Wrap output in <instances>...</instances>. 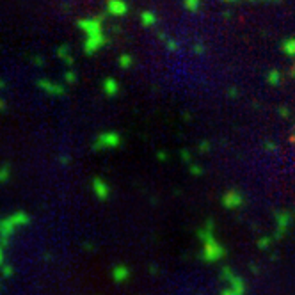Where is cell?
I'll return each instance as SVG.
<instances>
[{"mask_svg":"<svg viewBox=\"0 0 295 295\" xmlns=\"http://www.w3.org/2000/svg\"><path fill=\"white\" fill-rule=\"evenodd\" d=\"M224 4H236V2H240V0H222Z\"/></svg>","mask_w":295,"mask_h":295,"instance_id":"obj_20","label":"cell"},{"mask_svg":"<svg viewBox=\"0 0 295 295\" xmlns=\"http://www.w3.org/2000/svg\"><path fill=\"white\" fill-rule=\"evenodd\" d=\"M139 18H141V25H143L144 29H149V27H153V25H157V15L153 13V11H143L141 15H139Z\"/></svg>","mask_w":295,"mask_h":295,"instance_id":"obj_4","label":"cell"},{"mask_svg":"<svg viewBox=\"0 0 295 295\" xmlns=\"http://www.w3.org/2000/svg\"><path fill=\"white\" fill-rule=\"evenodd\" d=\"M157 36H158V40L160 41H166V43H168V36H166V32H164V30H157Z\"/></svg>","mask_w":295,"mask_h":295,"instance_id":"obj_15","label":"cell"},{"mask_svg":"<svg viewBox=\"0 0 295 295\" xmlns=\"http://www.w3.org/2000/svg\"><path fill=\"white\" fill-rule=\"evenodd\" d=\"M105 16H107V13H100V15L93 16V18H79V20H77V27H79L85 36L100 32V30H102V21L105 20Z\"/></svg>","mask_w":295,"mask_h":295,"instance_id":"obj_2","label":"cell"},{"mask_svg":"<svg viewBox=\"0 0 295 295\" xmlns=\"http://www.w3.org/2000/svg\"><path fill=\"white\" fill-rule=\"evenodd\" d=\"M34 64H38V66H41V64H43V59H41L40 55H36V57H34Z\"/></svg>","mask_w":295,"mask_h":295,"instance_id":"obj_16","label":"cell"},{"mask_svg":"<svg viewBox=\"0 0 295 295\" xmlns=\"http://www.w3.org/2000/svg\"><path fill=\"white\" fill-rule=\"evenodd\" d=\"M166 46H168V50H176L178 48V43L174 40H169L168 43H166Z\"/></svg>","mask_w":295,"mask_h":295,"instance_id":"obj_14","label":"cell"},{"mask_svg":"<svg viewBox=\"0 0 295 295\" xmlns=\"http://www.w3.org/2000/svg\"><path fill=\"white\" fill-rule=\"evenodd\" d=\"M203 52H205V44H203V43L194 44V54H203Z\"/></svg>","mask_w":295,"mask_h":295,"instance_id":"obj_13","label":"cell"},{"mask_svg":"<svg viewBox=\"0 0 295 295\" xmlns=\"http://www.w3.org/2000/svg\"><path fill=\"white\" fill-rule=\"evenodd\" d=\"M64 79L68 80L69 84H71V82H75V80H77V75L73 73V71H66V75H64Z\"/></svg>","mask_w":295,"mask_h":295,"instance_id":"obj_12","label":"cell"},{"mask_svg":"<svg viewBox=\"0 0 295 295\" xmlns=\"http://www.w3.org/2000/svg\"><path fill=\"white\" fill-rule=\"evenodd\" d=\"M183 7L189 13H197L199 7H201V0H183Z\"/></svg>","mask_w":295,"mask_h":295,"instance_id":"obj_8","label":"cell"},{"mask_svg":"<svg viewBox=\"0 0 295 295\" xmlns=\"http://www.w3.org/2000/svg\"><path fill=\"white\" fill-rule=\"evenodd\" d=\"M281 50H283V54L288 55V57H292V59H295V38L292 36V38H286L285 41H283V44H281Z\"/></svg>","mask_w":295,"mask_h":295,"instance_id":"obj_6","label":"cell"},{"mask_svg":"<svg viewBox=\"0 0 295 295\" xmlns=\"http://www.w3.org/2000/svg\"><path fill=\"white\" fill-rule=\"evenodd\" d=\"M55 54H57V57H61V59H68V57H69V54H68V44H61Z\"/></svg>","mask_w":295,"mask_h":295,"instance_id":"obj_11","label":"cell"},{"mask_svg":"<svg viewBox=\"0 0 295 295\" xmlns=\"http://www.w3.org/2000/svg\"><path fill=\"white\" fill-rule=\"evenodd\" d=\"M128 11H130V7L125 0H107L105 2V13L114 16V18H121V16L128 15Z\"/></svg>","mask_w":295,"mask_h":295,"instance_id":"obj_3","label":"cell"},{"mask_svg":"<svg viewBox=\"0 0 295 295\" xmlns=\"http://www.w3.org/2000/svg\"><path fill=\"white\" fill-rule=\"evenodd\" d=\"M64 63L68 64V66H71V64H73V57H71V55H69L68 59H64Z\"/></svg>","mask_w":295,"mask_h":295,"instance_id":"obj_18","label":"cell"},{"mask_svg":"<svg viewBox=\"0 0 295 295\" xmlns=\"http://www.w3.org/2000/svg\"><path fill=\"white\" fill-rule=\"evenodd\" d=\"M247 2H256V0H247Z\"/></svg>","mask_w":295,"mask_h":295,"instance_id":"obj_23","label":"cell"},{"mask_svg":"<svg viewBox=\"0 0 295 295\" xmlns=\"http://www.w3.org/2000/svg\"><path fill=\"white\" fill-rule=\"evenodd\" d=\"M38 85H40L41 89H44V91H46V93H50V94H63L64 93L63 85H55V84H52V82H48L46 79L38 80Z\"/></svg>","mask_w":295,"mask_h":295,"instance_id":"obj_5","label":"cell"},{"mask_svg":"<svg viewBox=\"0 0 295 295\" xmlns=\"http://www.w3.org/2000/svg\"><path fill=\"white\" fill-rule=\"evenodd\" d=\"M222 16H224V18H232V11H224Z\"/></svg>","mask_w":295,"mask_h":295,"instance_id":"obj_19","label":"cell"},{"mask_svg":"<svg viewBox=\"0 0 295 295\" xmlns=\"http://www.w3.org/2000/svg\"><path fill=\"white\" fill-rule=\"evenodd\" d=\"M119 66L123 69H128L130 66H132V57L128 54H123V55H119Z\"/></svg>","mask_w":295,"mask_h":295,"instance_id":"obj_10","label":"cell"},{"mask_svg":"<svg viewBox=\"0 0 295 295\" xmlns=\"http://www.w3.org/2000/svg\"><path fill=\"white\" fill-rule=\"evenodd\" d=\"M104 91L107 96H114L118 93V82L114 79H105L104 80Z\"/></svg>","mask_w":295,"mask_h":295,"instance_id":"obj_7","label":"cell"},{"mask_svg":"<svg viewBox=\"0 0 295 295\" xmlns=\"http://www.w3.org/2000/svg\"><path fill=\"white\" fill-rule=\"evenodd\" d=\"M290 75H292V77H295V61H294V64H292V68H290Z\"/></svg>","mask_w":295,"mask_h":295,"instance_id":"obj_21","label":"cell"},{"mask_svg":"<svg viewBox=\"0 0 295 295\" xmlns=\"http://www.w3.org/2000/svg\"><path fill=\"white\" fill-rule=\"evenodd\" d=\"M119 30H121V25H119V23H114V25H112V32H119Z\"/></svg>","mask_w":295,"mask_h":295,"instance_id":"obj_17","label":"cell"},{"mask_svg":"<svg viewBox=\"0 0 295 295\" xmlns=\"http://www.w3.org/2000/svg\"><path fill=\"white\" fill-rule=\"evenodd\" d=\"M267 2H279V0H267Z\"/></svg>","mask_w":295,"mask_h":295,"instance_id":"obj_22","label":"cell"},{"mask_svg":"<svg viewBox=\"0 0 295 295\" xmlns=\"http://www.w3.org/2000/svg\"><path fill=\"white\" fill-rule=\"evenodd\" d=\"M108 43V36L105 34L104 30L100 32H94V34H89L85 36L84 40V54L85 55H93L96 50H100L102 46Z\"/></svg>","mask_w":295,"mask_h":295,"instance_id":"obj_1","label":"cell"},{"mask_svg":"<svg viewBox=\"0 0 295 295\" xmlns=\"http://www.w3.org/2000/svg\"><path fill=\"white\" fill-rule=\"evenodd\" d=\"M279 80H281V73L277 71V69L269 71V75H267V82H269V84L275 85V84H279Z\"/></svg>","mask_w":295,"mask_h":295,"instance_id":"obj_9","label":"cell"}]
</instances>
